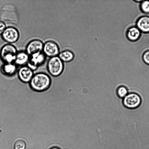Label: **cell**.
Here are the masks:
<instances>
[{
  "label": "cell",
  "mask_w": 149,
  "mask_h": 149,
  "mask_svg": "<svg viewBox=\"0 0 149 149\" xmlns=\"http://www.w3.org/2000/svg\"><path fill=\"white\" fill-rule=\"evenodd\" d=\"M29 83L30 87L33 90L37 92H42L49 88L52 80L47 74L40 72L34 74Z\"/></svg>",
  "instance_id": "cell-1"
},
{
  "label": "cell",
  "mask_w": 149,
  "mask_h": 149,
  "mask_svg": "<svg viewBox=\"0 0 149 149\" xmlns=\"http://www.w3.org/2000/svg\"><path fill=\"white\" fill-rule=\"evenodd\" d=\"M17 52L16 47L11 44L3 46L0 51V57L4 63H14Z\"/></svg>",
  "instance_id": "cell-2"
},
{
  "label": "cell",
  "mask_w": 149,
  "mask_h": 149,
  "mask_svg": "<svg viewBox=\"0 0 149 149\" xmlns=\"http://www.w3.org/2000/svg\"><path fill=\"white\" fill-rule=\"evenodd\" d=\"M47 68L51 75L54 77H57L63 71V63L58 56L50 58L47 63Z\"/></svg>",
  "instance_id": "cell-3"
},
{
  "label": "cell",
  "mask_w": 149,
  "mask_h": 149,
  "mask_svg": "<svg viewBox=\"0 0 149 149\" xmlns=\"http://www.w3.org/2000/svg\"><path fill=\"white\" fill-rule=\"evenodd\" d=\"M141 102L140 96L134 93H128L123 99V103L126 108L129 109H134L139 107Z\"/></svg>",
  "instance_id": "cell-4"
},
{
  "label": "cell",
  "mask_w": 149,
  "mask_h": 149,
  "mask_svg": "<svg viewBox=\"0 0 149 149\" xmlns=\"http://www.w3.org/2000/svg\"><path fill=\"white\" fill-rule=\"evenodd\" d=\"M46 56L42 52L36 53L29 56L27 66L33 71L36 70L45 62Z\"/></svg>",
  "instance_id": "cell-5"
},
{
  "label": "cell",
  "mask_w": 149,
  "mask_h": 149,
  "mask_svg": "<svg viewBox=\"0 0 149 149\" xmlns=\"http://www.w3.org/2000/svg\"><path fill=\"white\" fill-rule=\"evenodd\" d=\"M3 39L8 44H11L16 42L18 40L19 34L18 30L15 27H6L1 35Z\"/></svg>",
  "instance_id": "cell-6"
},
{
  "label": "cell",
  "mask_w": 149,
  "mask_h": 149,
  "mask_svg": "<svg viewBox=\"0 0 149 149\" xmlns=\"http://www.w3.org/2000/svg\"><path fill=\"white\" fill-rule=\"evenodd\" d=\"M59 52V47L55 42L49 40L44 43L42 52L46 56L50 58L57 56Z\"/></svg>",
  "instance_id": "cell-7"
},
{
  "label": "cell",
  "mask_w": 149,
  "mask_h": 149,
  "mask_svg": "<svg viewBox=\"0 0 149 149\" xmlns=\"http://www.w3.org/2000/svg\"><path fill=\"white\" fill-rule=\"evenodd\" d=\"M44 43L40 40L34 39L27 45L25 52L30 56L35 54L42 52Z\"/></svg>",
  "instance_id": "cell-8"
},
{
  "label": "cell",
  "mask_w": 149,
  "mask_h": 149,
  "mask_svg": "<svg viewBox=\"0 0 149 149\" xmlns=\"http://www.w3.org/2000/svg\"><path fill=\"white\" fill-rule=\"evenodd\" d=\"M18 76L19 80L25 83H29L33 75V71L26 66H21L18 70Z\"/></svg>",
  "instance_id": "cell-9"
},
{
  "label": "cell",
  "mask_w": 149,
  "mask_h": 149,
  "mask_svg": "<svg viewBox=\"0 0 149 149\" xmlns=\"http://www.w3.org/2000/svg\"><path fill=\"white\" fill-rule=\"evenodd\" d=\"M136 26L141 32L143 33H149V16H143L140 17L137 20Z\"/></svg>",
  "instance_id": "cell-10"
},
{
  "label": "cell",
  "mask_w": 149,
  "mask_h": 149,
  "mask_svg": "<svg viewBox=\"0 0 149 149\" xmlns=\"http://www.w3.org/2000/svg\"><path fill=\"white\" fill-rule=\"evenodd\" d=\"M1 72L7 76L14 74L17 71V65L14 63H4L1 67Z\"/></svg>",
  "instance_id": "cell-11"
},
{
  "label": "cell",
  "mask_w": 149,
  "mask_h": 149,
  "mask_svg": "<svg viewBox=\"0 0 149 149\" xmlns=\"http://www.w3.org/2000/svg\"><path fill=\"white\" fill-rule=\"evenodd\" d=\"M141 33L140 31L136 26H132L127 29L126 33V36L129 40L135 41L140 38Z\"/></svg>",
  "instance_id": "cell-12"
},
{
  "label": "cell",
  "mask_w": 149,
  "mask_h": 149,
  "mask_svg": "<svg viewBox=\"0 0 149 149\" xmlns=\"http://www.w3.org/2000/svg\"><path fill=\"white\" fill-rule=\"evenodd\" d=\"M29 58V55L25 51L17 52L14 63L17 66H24L27 63Z\"/></svg>",
  "instance_id": "cell-13"
},
{
  "label": "cell",
  "mask_w": 149,
  "mask_h": 149,
  "mask_svg": "<svg viewBox=\"0 0 149 149\" xmlns=\"http://www.w3.org/2000/svg\"><path fill=\"white\" fill-rule=\"evenodd\" d=\"M58 56L63 62L65 63L72 61L74 58L73 53L68 50H65L60 52Z\"/></svg>",
  "instance_id": "cell-14"
},
{
  "label": "cell",
  "mask_w": 149,
  "mask_h": 149,
  "mask_svg": "<svg viewBox=\"0 0 149 149\" xmlns=\"http://www.w3.org/2000/svg\"><path fill=\"white\" fill-rule=\"evenodd\" d=\"M26 147V143L25 141L22 138L16 139L14 142V149H25Z\"/></svg>",
  "instance_id": "cell-15"
},
{
  "label": "cell",
  "mask_w": 149,
  "mask_h": 149,
  "mask_svg": "<svg viewBox=\"0 0 149 149\" xmlns=\"http://www.w3.org/2000/svg\"><path fill=\"white\" fill-rule=\"evenodd\" d=\"M116 92L118 97L122 99L124 98L128 93L127 88L123 86L118 87Z\"/></svg>",
  "instance_id": "cell-16"
},
{
  "label": "cell",
  "mask_w": 149,
  "mask_h": 149,
  "mask_svg": "<svg viewBox=\"0 0 149 149\" xmlns=\"http://www.w3.org/2000/svg\"><path fill=\"white\" fill-rule=\"evenodd\" d=\"M140 8L143 13H149V1L143 0L140 3Z\"/></svg>",
  "instance_id": "cell-17"
},
{
  "label": "cell",
  "mask_w": 149,
  "mask_h": 149,
  "mask_svg": "<svg viewBox=\"0 0 149 149\" xmlns=\"http://www.w3.org/2000/svg\"><path fill=\"white\" fill-rule=\"evenodd\" d=\"M142 60L145 64L149 65V49L144 52L142 56Z\"/></svg>",
  "instance_id": "cell-18"
},
{
  "label": "cell",
  "mask_w": 149,
  "mask_h": 149,
  "mask_svg": "<svg viewBox=\"0 0 149 149\" xmlns=\"http://www.w3.org/2000/svg\"><path fill=\"white\" fill-rule=\"evenodd\" d=\"M5 23L3 21H0V35H1L6 28Z\"/></svg>",
  "instance_id": "cell-19"
},
{
  "label": "cell",
  "mask_w": 149,
  "mask_h": 149,
  "mask_svg": "<svg viewBox=\"0 0 149 149\" xmlns=\"http://www.w3.org/2000/svg\"><path fill=\"white\" fill-rule=\"evenodd\" d=\"M49 149H61L59 148L58 147H51V148H50Z\"/></svg>",
  "instance_id": "cell-20"
},
{
  "label": "cell",
  "mask_w": 149,
  "mask_h": 149,
  "mask_svg": "<svg viewBox=\"0 0 149 149\" xmlns=\"http://www.w3.org/2000/svg\"><path fill=\"white\" fill-rule=\"evenodd\" d=\"M143 0H135V1L138 3H141Z\"/></svg>",
  "instance_id": "cell-21"
}]
</instances>
